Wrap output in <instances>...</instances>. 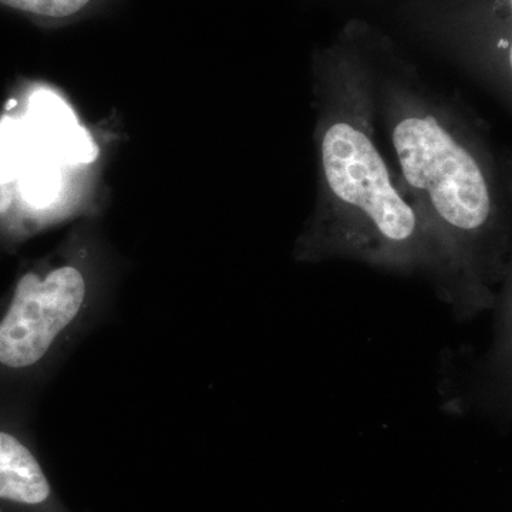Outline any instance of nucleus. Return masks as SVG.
<instances>
[{"label": "nucleus", "mask_w": 512, "mask_h": 512, "mask_svg": "<svg viewBox=\"0 0 512 512\" xmlns=\"http://www.w3.org/2000/svg\"><path fill=\"white\" fill-rule=\"evenodd\" d=\"M365 60L397 180L436 252L434 289L458 320L490 312L512 251V164L409 64Z\"/></svg>", "instance_id": "obj_1"}, {"label": "nucleus", "mask_w": 512, "mask_h": 512, "mask_svg": "<svg viewBox=\"0 0 512 512\" xmlns=\"http://www.w3.org/2000/svg\"><path fill=\"white\" fill-rule=\"evenodd\" d=\"M318 200L296 244L308 264L348 259L436 286L439 264L426 228L387 164L376 134L365 56L332 50L313 70Z\"/></svg>", "instance_id": "obj_2"}, {"label": "nucleus", "mask_w": 512, "mask_h": 512, "mask_svg": "<svg viewBox=\"0 0 512 512\" xmlns=\"http://www.w3.org/2000/svg\"><path fill=\"white\" fill-rule=\"evenodd\" d=\"M89 252L76 248L19 276L0 303V407L33 419L69 357L106 322L110 303Z\"/></svg>", "instance_id": "obj_3"}, {"label": "nucleus", "mask_w": 512, "mask_h": 512, "mask_svg": "<svg viewBox=\"0 0 512 512\" xmlns=\"http://www.w3.org/2000/svg\"><path fill=\"white\" fill-rule=\"evenodd\" d=\"M491 312L490 342L471 365L453 402L458 410L512 424V251Z\"/></svg>", "instance_id": "obj_4"}, {"label": "nucleus", "mask_w": 512, "mask_h": 512, "mask_svg": "<svg viewBox=\"0 0 512 512\" xmlns=\"http://www.w3.org/2000/svg\"><path fill=\"white\" fill-rule=\"evenodd\" d=\"M32 421L0 407V512H63L40 460Z\"/></svg>", "instance_id": "obj_5"}, {"label": "nucleus", "mask_w": 512, "mask_h": 512, "mask_svg": "<svg viewBox=\"0 0 512 512\" xmlns=\"http://www.w3.org/2000/svg\"><path fill=\"white\" fill-rule=\"evenodd\" d=\"M93 0H0L2 5L30 15L49 19H67L79 15Z\"/></svg>", "instance_id": "obj_6"}, {"label": "nucleus", "mask_w": 512, "mask_h": 512, "mask_svg": "<svg viewBox=\"0 0 512 512\" xmlns=\"http://www.w3.org/2000/svg\"><path fill=\"white\" fill-rule=\"evenodd\" d=\"M501 50H503V69L504 76H500L501 79H504V82L508 84V86L512 87V37L507 42H500L498 45Z\"/></svg>", "instance_id": "obj_7"}, {"label": "nucleus", "mask_w": 512, "mask_h": 512, "mask_svg": "<svg viewBox=\"0 0 512 512\" xmlns=\"http://www.w3.org/2000/svg\"><path fill=\"white\" fill-rule=\"evenodd\" d=\"M508 6H510V10H511V13H512V0H508Z\"/></svg>", "instance_id": "obj_8"}]
</instances>
